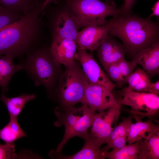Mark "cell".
I'll return each mask as SVG.
<instances>
[{
	"label": "cell",
	"instance_id": "8992f818",
	"mask_svg": "<svg viewBox=\"0 0 159 159\" xmlns=\"http://www.w3.org/2000/svg\"><path fill=\"white\" fill-rule=\"evenodd\" d=\"M88 81L82 68L76 62L66 67L59 82V95L65 107L82 102Z\"/></svg>",
	"mask_w": 159,
	"mask_h": 159
},
{
	"label": "cell",
	"instance_id": "d6986e66",
	"mask_svg": "<svg viewBox=\"0 0 159 159\" xmlns=\"http://www.w3.org/2000/svg\"><path fill=\"white\" fill-rule=\"evenodd\" d=\"M159 131V124H155L152 118L145 122L137 121L131 125L127 137V142L134 143L140 139H145L150 134Z\"/></svg>",
	"mask_w": 159,
	"mask_h": 159
},
{
	"label": "cell",
	"instance_id": "1f68e13d",
	"mask_svg": "<svg viewBox=\"0 0 159 159\" xmlns=\"http://www.w3.org/2000/svg\"><path fill=\"white\" fill-rule=\"evenodd\" d=\"M147 93H151L158 95L159 94V80L151 84Z\"/></svg>",
	"mask_w": 159,
	"mask_h": 159
},
{
	"label": "cell",
	"instance_id": "d4e9b609",
	"mask_svg": "<svg viewBox=\"0 0 159 159\" xmlns=\"http://www.w3.org/2000/svg\"><path fill=\"white\" fill-rule=\"evenodd\" d=\"M26 135L18 122V117H10L9 123L0 130V139L6 143H14Z\"/></svg>",
	"mask_w": 159,
	"mask_h": 159
},
{
	"label": "cell",
	"instance_id": "603a6c76",
	"mask_svg": "<svg viewBox=\"0 0 159 159\" xmlns=\"http://www.w3.org/2000/svg\"><path fill=\"white\" fill-rule=\"evenodd\" d=\"M142 139L123 147L102 152L105 158L109 159H138L139 147Z\"/></svg>",
	"mask_w": 159,
	"mask_h": 159
},
{
	"label": "cell",
	"instance_id": "6da1fadb",
	"mask_svg": "<svg viewBox=\"0 0 159 159\" xmlns=\"http://www.w3.org/2000/svg\"><path fill=\"white\" fill-rule=\"evenodd\" d=\"M33 9L0 29V55L14 58L30 53L47 37L43 16L44 0H35Z\"/></svg>",
	"mask_w": 159,
	"mask_h": 159
},
{
	"label": "cell",
	"instance_id": "f1b7e54d",
	"mask_svg": "<svg viewBox=\"0 0 159 159\" xmlns=\"http://www.w3.org/2000/svg\"><path fill=\"white\" fill-rule=\"evenodd\" d=\"M22 158L21 154L15 153L14 143L0 144V159Z\"/></svg>",
	"mask_w": 159,
	"mask_h": 159
},
{
	"label": "cell",
	"instance_id": "30bf717a",
	"mask_svg": "<svg viewBox=\"0 0 159 159\" xmlns=\"http://www.w3.org/2000/svg\"><path fill=\"white\" fill-rule=\"evenodd\" d=\"M122 105L117 103L104 112L96 114L92 126L91 135L103 141L104 143L115 127L121 113Z\"/></svg>",
	"mask_w": 159,
	"mask_h": 159
},
{
	"label": "cell",
	"instance_id": "83f0119b",
	"mask_svg": "<svg viewBox=\"0 0 159 159\" xmlns=\"http://www.w3.org/2000/svg\"><path fill=\"white\" fill-rule=\"evenodd\" d=\"M24 15L11 11L0 5V29L19 19Z\"/></svg>",
	"mask_w": 159,
	"mask_h": 159
},
{
	"label": "cell",
	"instance_id": "44dd1931",
	"mask_svg": "<svg viewBox=\"0 0 159 159\" xmlns=\"http://www.w3.org/2000/svg\"><path fill=\"white\" fill-rule=\"evenodd\" d=\"M138 159H159V131L142 139L139 147Z\"/></svg>",
	"mask_w": 159,
	"mask_h": 159
},
{
	"label": "cell",
	"instance_id": "277c9868",
	"mask_svg": "<svg viewBox=\"0 0 159 159\" xmlns=\"http://www.w3.org/2000/svg\"><path fill=\"white\" fill-rule=\"evenodd\" d=\"M59 64L53 58L50 46L44 45L38 47L26 55L23 68L38 86L43 85L47 89L51 91L54 84Z\"/></svg>",
	"mask_w": 159,
	"mask_h": 159
},
{
	"label": "cell",
	"instance_id": "7402d4cb",
	"mask_svg": "<svg viewBox=\"0 0 159 159\" xmlns=\"http://www.w3.org/2000/svg\"><path fill=\"white\" fill-rule=\"evenodd\" d=\"M35 97L34 94L25 93L18 97L8 98L2 93L0 100L6 106L10 117H18L26 104Z\"/></svg>",
	"mask_w": 159,
	"mask_h": 159
},
{
	"label": "cell",
	"instance_id": "4dcf8cb0",
	"mask_svg": "<svg viewBox=\"0 0 159 159\" xmlns=\"http://www.w3.org/2000/svg\"><path fill=\"white\" fill-rule=\"evenodd\" d=\"M135 2L136 0H125L123 6L119 8L121 14H126L132 13V7Z\"/></svg>",
	"mask_w": 159,
	"mask_h": 159
},
{
	"label": "cell",
	"instance_id": "4316f807",
	"mask_svg": "<svg viewBox=\"0 0 159 159\" xmlns=\"http://www.w3.org/2000/svg\"><path fill=\"white\" fill-rule=\"evenodd\" d=\"M133 117L130 115L115 127L107 140V143L117 138L127 137L130 127L132 123Z\"/></svg>",
	"mask_w": 159,
	"mask_h": 159
},
{
	"label": "cell",
	"instance_id": "d6a6232c",
	"mask_svg": "<svg viewBox=\"0 0 159 159\" xmlns=\"http://www.w3.org/2000/svg\"><path fill=\"white\" fill-rule=\"evenodd\" d=\"M152 13L150 15L149 18H151L152 17L156 16H159V1L158 0L154 4L152 9Z\"/></svg>",
	"mask_w": 159,
	"mask_h": 159
},
{
	"label": "cell",
	"instance_id": "3957f363",
	"mask_svg": "<svg viewBox=\"0 0 159 159\" xmlns=\"http://www.w3.org/2000/svg\"><path fill=\"white\" fill-rule=\"evenodd\" d=\"M43 16L51 41L61 38L75 40L82 28L67 0H50L45 8Z\"/></svg>",
	"mask_w": 159,
	"mask_h": 159
},
{
	"label": "cell",
	"instance_id": "52a82bcc",
	"mask_svg": "<svg viewBox=\"0 0 159 159\" xmlns=\"http://www.w3.org/2000/svg\"><path fill=\"white\" fill-rule=\"evenodd\" d=\"M121 98L116 100L122 105L130 106L131 109L125 111L132 115L136 121L145 117L152 118L159 112V97L149 93L129 90L124 88L120 92Z\"/></svg>",
	"mask_w": 159,
	"mask_h": 159
},
{
	"label": "cell",
	"instance_id": "7a4b0ae2",
	"mask_svg": "<svg viewBox=\"0 0 159 159\" xmlns=\"http://www.w3.org/2000/svg\"><path fill=\"white\" fill-rule=\"evenodd\" d=\"M108 34L122 41L126 53L131 56L159 41V25L151 18H143L132 13L119 14L107 24Z\"/></svg>",
	"mask_w": 159,
	"mask_h": 159
},
{
	"label": "cell",
	"instance_id": "f546056e",
	"mask_svg": "<svg viewBox=\"0 0 159 159\" xmlns=\"http://www.w3.org/2000/svg\"><path fill=\"white\" fill-rule=\"evenodd\" d=\"M127 137L117 138L107 143V145L101 148L102 152L108 151L110 149H115L121 148L126 145Z\"/></svg>",
	"mask_w": 159,
	"mask_h": 159
},
{
	"label": "cell",
	"instance_id": "5bb4252c",
	"mask_svg": "<svg viewBox=\"0 0 159 159\" xmlns=\"http://www.w3.org/2000/svg\"><path fill=\"white\" fill-rule=\"evenodd\" d=\"M97 50V57L105 70L110 65L124 57L126 53L123 45L108 34Z\"/></svg>",
	"mask_w": 159,
	"mask_h": 159
},
{
	"label": "cell",
	"instance_id": "cb8c5ba5",
	"mask_svg": "<svg viewBox=\"0 0 159 159\" xmlns=\"http://www.w3.org/2000/svg\"><path fill=\"white\" fill-rule=\"evenodd\" d=\"M125 88L129 90L147 92L151 83L150 77L143 69L138 68L129 77Z\"/></svg>",
	"mask_w": 159,
	"mask_h": 159
},
{
	"label": "cell",
	"instance_id": "ba28073f",
	"mask_svg": "<svg viewBox=\"0 0 159 159\" xmlns=\"http://www.w3.org/2000/svg\"><path fill=\"white\" fill-rule=\"evenodd\" d=\"M77 53V60L82 66L89 83L100 86L112 92L117 85L103 71L93 56L78 46Z\"/></svg>",
	"mask_w": 159,
	"mask_h": 159
},
{
	"label": "cell",
	"instance_id": "e0dca14e",
	"mask_svg": "<svg viewBox=\"0 0 159 159\" xmlns=\"http://www.w3.org/2000/svg\"><path fill=\"white\" fill-rule=\"evenodd\" d=\"M86 106V105L83 104L78 108L74 106L65 107L64 110L58 106L56 107L54 112L57 120L54 122V125L57 127L64 125L65 128L64 134L67 133L77 125Z\"/></svg>",
	"mask_w": 159,
	"mask_h": 159
},
{
	"label": "cell",
	"instance_id": "8fae6325",
	"mask_svg": "<svg viewBox=\"0 0 159 159\" xmlns=\"http://www.w3.org/2000/svg\"><path fill=\"white\" fill-rule=\"evenodd\" d=\"M77 46L75 40L58 38L51 41L50 50L57 63L68 67L73 65L76 62L75 60H77Z\"/></svg>",
	"mask_w": 159,
	"mask_h": 159
},
{
	"label": "cell",
	"instance_id": "2e32d148",
	"mask_svg": "<svg viewBox=\"0 0 159 159\" xmlns=\"http://www.w3.org/2000/svg\"><path fill=\"white\" fill-rule=\"evenodd\" d=\"M132 61L129 62L124 57L112 64L106 69L107 75L117 87H121L127 83L128 78L136 67Z\"/></svg>",
	"mask_w": 159,
	"mask_h": 159
},
{
	"label": "cell",
	"instance_id": "4fadbf2b",
	"mask_svg": "<svg viewBox=\"0 0 159 159\" xmlns=\"http://www.w3.org/2000/svg\"><path fill=\"white\" fill-rule=\"evenodd\" d=\"M85 141L82 148L76 153L70 156L65 155L61 152L51 151L49 156L54 158L61 159H104L101 151V146L104 144L102 140L92 135L88 132L82 138Z\"/></svg>",
	"mask_w": 159,
	"mask_h": 159
},
{
	"label": "cell",
	"instance_id": "5b68a950",
	"mask_svg": "<svg viewBox=\"0 0 159 159\" xmlns=\"http://www.w3.org/2000/svg\"><path fill=\"white\" fill-rule=\"evenodd\" d=\"M73 9L82 27L90 25H106L108 16L121 14L113 1L67 0Z\"/></svg>",
	"mask_w": 159,
	"mask_h": 159
},
{
	"label": "cell",
	"instance_id": "7c38bea8",
	"mask_svg": "<svg viewBox=\"0 0 159 159\" xmlns=\"http://www.w3.org/2000/svg\"><path fill=\"white\" fill-rule=\"evenodd\" d=\"M108 32L109 28L107 24L102 26L90 25L84 27L77 33L75 40L77 46L86 50H97Z\"/></svg>",
	"mask_w": 159,
	"mask_h": 159
},
{
	"label": "cell",
	"instance_id": "9c48e42d",
	"mask_svg": "<svg viewBox=\"0 0 159 159\" xmlns=\"http://www.w3.org/2000/svg\"><path fill=\"white\" fill-rule=\"evenodd\" d=\"M112 92L100 86L88 83L81 103L99 113L104 112L117 103Z\"/></svg>",
	"mask_w": 159,
	"mask_h": 159
},
{
	"label": "cell",
	"instance_id": "484cf974",
	"mask_svg": "<svg viewBox=\"0 0 159 159\" xmlns=\"http://www.w3.org/2000/svg\"><path fill=\"white\" fill-rule=\"evenodd\" d=\"M35 0H0V5L9 10L24 15L32 10Z\"/></svg>",
	"mask_w": 159,
	"mask_h": 159
},
{
	"label": "cell",
	"instance_id": "e575fe53",
	"mask_svg": "<svg viewBox=\"0 0 159 159\" xmlns=\"http://www.w3.org/2000/svg\"><path fill=\"white\" fill-rule=\"evenodd\" d=\"M113 0H105V1H113Z\"/></svg>",
	"mask_w": 159,
	"mask_h": 159
},
{
	"label": "cell",
	"instance_id": "ffe728a7",
	"mask_svg": "<svg viewBox=\"0 0 159 159\" xmlns=\"http://www.w3.org/2000/svg\"><path fill=\"white\" fill-rule=\"evenodd\" d=\"M13 59L9 56L0 55V86L3 93L8 91V85L13 75L23 68V65L15 64Z\"/></svg>",
	"mask_w": 159,
	"mask_h": 159
},
{
	"label": "cell",
	"instance_id": "ac0fdd59",
	"mask_svg": "<svg viewBox=\"0 0 159 159\" xmlns=\"http://www.w3.org/2000/svg\"><path fill=\"white\" fill-rule=\"evenodd\" d=\"M95 112L86 105L84 113L77 125L68 132L64 134L62 140L55 151L57 153L61 152L63 147L69 140L77 136L82 138L87 132L89 128L92 125L96 115Z\"/></svg>",
	"mask_w": 159,
	"mask_h": 159
},
{
	"label": "cell",
	"instance_id": "836d02e7",
	"mask_svg": "<svg viewBox=\"0 0 159 159\" xmlns=\"http://www.w3.org/2000/svg\"><path fill=\"white\" fill-rule=\"evenodd\" d=\"M50 0H45L44 2V4L45 5H46L50 1Z\"/></svg>",
	"mask_w": 159,
	"mask_h": 159
},
{
	"label": "cell",
	"instance_id": "9a60e30c",
	"mask_svg": "<svg viewBox=\"0 0 159 159\" xmlns=\"http://www.w3.org/2000/svg\"><path fill=\"white\" fill-rule=\"evenodd\" d=\"M132 60L142 66L149 77L159 74V42L131 56Z\"/></svg>",
	"mask_w": 159,
	"mask_h": 159
}]
</instances>
